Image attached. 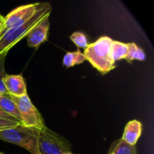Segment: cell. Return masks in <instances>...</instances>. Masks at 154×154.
Returning a JSON list of instances; mask_svg holds the SVG:
<instances>
[{
	"label": "cell",
	"mask_w": 154,
	"mask_h": 154,
	"mask_svg": "<svg viewBox=\"0 0 154 154\" xmlns=\"http://www.w3.org/2000/svg\"><path fill=\"white\" fill-rule=\"evenodd\" d=\"M4 19H5L4 17H2L1 14H0V31H1L2 28L3 23H4Z\"/></svg>",
	"instance_id": "d6986e66"
},
{
	"label": "cell",
	"mask_w": 154,
	"mask_h": 154,
	"mask_svg": "<svg viewBox=\"0 0 154 154\" xmlns=\"http://www.w3.org/2000/svg\"><path fill=\"white\" fill-rule=\"evenodd\" d=\"M111 56L114 62L117 60L125 59L127 56L128 47L127 44H124L123 42L113 41L111 43Z\"/></svg>",
	"instance_id": "7c38bea8"
},
{
	"label": "cell",
	"mask_w": 154,
	"mask_h": 154,
	"mask_svg": "<svg viewBox=\"0 0 154 154\" xmlns=\"http://www.w3.org/2000/svg\"><path fill=\"white\" fill-rule=\"evenodd\" d=\"M67 154H72V153H67Z\"/></svg>",
	"instance_id": "44dd1931"
},
{
	"label": "cell",
	"mask_w": 154,
	"mask_h": 154,
	"mask_svg": "<svg viewBox=\"0 0 154 154\" xmlns=\"http://www.w3.org/2000/svg\"><path fill=\"white\" fill-rule=\"evenodd\" d=\"M70 38L74 42V44L77 45L78 48H82L85 49L87 45H88L87 37L82 32H74L70 36Z\"/></svg>",
	"instance_id": "2e32d148"
},
{
	"label": "cell",
	"mask_w": 154,
	"mask_h": 154,
	"mask_svg": "<svg viewBox=\"0 0 154 154\" xmlns=\"http://www.w3.org/2000/svg\"><path fill=\"white\" fill-rule=\"evenodd\" d=\"M3 84L11 96L21 97L27 95L26 85L21 75H6L3 79Z\"/></svg>",
	"instance_id": "ba28073f"
},
{
	"label": "cell",
	"mask_w": 154,
	"mask_h": 154,
	"mask_svg": "<svg viewBox=\"0 0 154 154\" xmlns=\"http://www.w3.org/2000/svg\"><path fill=\"white\" fill-rule=\"evenodd\" d=\"M39 154H67L71 153V144L63 137L45 128L39 131L38 141Z\"/></svg>",
	"instance_id": "277c9868"
},
{
	"label": "cell",
	"mask_w": 154,
	"mask_h": 154,
	"mask_svg": "<svg viewBox=\"0 0 154 154\" xmlns=\"http://www.w3.org/2000/svg\"><path fill=\"white\" fill-rule=\"evenodd\" d=\"M52 8L49 3H44V5L23 23L6 32L0 37V54L8 52L9 50L17 44L21 39L27 36L32 29L47 17H50Z\"/></svg>",
	"instance_id": "6da1fadb"
},
{
	"label": "cell",
	"mask_w": 154,
	"mask_h": 154,
	"mask_svg": "<svg viewBox=\"0 0 154 154\" xmlns=\"http://www.w3.org/2000/svg\"><path fill=\"white\" fill-rule=\"evenodd\" d=\"M38 129L20 124L11 129L0 131V140L20 146L31 154H39Z\"/></svg>",
	"instance_id": "3957f363"
},
{
	"label": "cell",
	"mask_w": 154,
	"mask_h": 154,
	"mask_svg": "<svg viewBox=\"0 0 154 154\" xmlns=\"http://www.w3.org/2000/svg\"><path fill=\"white\" fill-rule=\"evenodd\" d=\"M50 27L49 17H47L34 27L27 35V45L30 48H37L48 38Z\"/></svg>",
	"instance_id": "52a82bcc"
},
{
	"label": "cell",
	"mask_w": 154,
	"mask_h": 154,
	"mask_svg": "<svg viewBox=\"0 0 154 154\" xmlns=\"http://www.w3.org/2000/svg\"><path fill=\"white\" fill-rule=\"evenodd\" d=\"M86 60V57L84 54L80 51L76 52H68L63 57V63L66 67H72L75 65L81 64L84 63Z\"/></svg>",
	"instance_id": "5bb4252c"
},
{
	"label": "cell",
	"mask_w": 154,
	"mask_h": 154,
	"mask_svg": "<svg viewBox=\"0 0 154 154\" xmlns=\"http://www.w3.org/2000/svg\"><path fill=\"white\" fill-rule=\"evenodd\" d=\"M7 54L8 52H5L0 54V95L8 94L3 84V79L7 75L5 69V61Z\"/></svg>",
	"instance_id": "9a60e30c"
},
{
	"label": "cell",
	"mask_w": 154,
	"mask_h": 154,
	"mask_svg": "<svg viewBox=\"0 0 154 154\" xmlns=\"http://www.w3.org/2000/svg\"><path fill=\"white\" fill-rule=\"evenodd\" d=\"M20 123L16 121H11V120H4V119H0V131L5 130V129H11L18 126Z\"/></svg>",
	"instance_id": "e0dca14e"
},
{
	"label": "cell",
	"mask_w": 154,
	"mask_h": 154,
	"mask_svg": "<svg viewBox=\"0 0 154 154\" xmlns=\"http://www.w3.org/2000/svg\"><path fill=\"white\" fill-rule=\"evenodd\" d=\"M0 154H5V153H2V152H0Z\"/></svg>",
	"instance_id": "ffe728a7"
},
{
	"label": "cell",
	"mask_w": 154,
	"mask_h": 154,
	"mask_svg": "<svg viewBox=\"0 0 154 154\" xmlns=\"http://www.w3.org/2000/svg\"><path fill=\"white\" fill-rule=\"evenodd\" d=\"M43 5L44 3L26 5L20 6L10 12L4 19V23L0 31V37H2L6 32L15 28L30 19Z\"/></svg>",
	"instance_id": "8992f818"
},
{
	"label": "cell",
	"mask_w": 154,
	"mask_h": 154,
	"mask_svg": "<svg viewBox=\"0 0 154 154\" xmlns=\"http://www.w3.org/2000/svg\"><path fill=\"white\" fill-rule=\"evenodd\" d=\"M128 53L125 60L128 62H132L133 60L144 61L146 58L145 53L142 49L138 47L135 43H128Z\"/></svg>",
	"instance_id": "4fadbf2b"
},
{
	"label": "cell",
	"mask_w": 154,
	"mask_h": 154,
	"mask_svg": "<svg viewBox=\"0 0 154 154\" xmlns=\"http://www.w3.org/2000/svg\"><path fill=\"white\" fill-rule=\"evenodd\" d=\"M0 119H4V120H11V121H16L18 122L14 117H13L12 116L9 115V114H6L5 112L2 111V110L0 108ZM19 123V122H18Z\"/></svg>",
	"instance_id": "ac0fdd59"
},
{
	"label": "cell",
	"mask_w": 154,
	"mask_h": 154,
	"mask_svg": "<svg viewBox=\"0 0 154 154\" xmlns=\"http://www.w3.org/2000/svg\"><path fill=\"white\" fill-rule=\"evenodd\" d=\"M112 42L109 37L103 36L87 45L84 49L86 60L103 74L108 73L115 68V62L113 60L111 51Z\"/></svg>",
	"instance_id": "7a4b0ae2"
},
{
	"label": "cell",
	"mask_w": 154,
	"mask_h": 154,
	"mask_svg": "<svg viewBox=\"0 0 154 154\" xmlns=\"http://www.w3.org/2000/svg\"><path fill=\"white\" fill-rule=\"evenodd\" d=\"M0 108L6 114L14 117L21 124L20 114L18 111L17 107L11 100L9 94L0 95Z\"/></svg>",
	"instance_id": "30bf717a"
},
{
	"label": "cell",
	"mask_w": 154,
	"mask_h": 154,
	"mask_svg": "<svg viewBox=\"0 0 154 154\" xmlns=\"http://www.w3.org/2000/svg\"><path fill=\"white\" fill-rule=\"evenodd\" d=\"M142 132V125L139 121L133 120L129 121L125 127L121 139L129 145L135 146L138 142Z\"/></svg>",
	"instance_id": "9c48e42d"
},
{
	"label": "cell",
	"mask_w": 154,
	"mask_h": 154,
	"mask_svg": "<svg viewBox=\"0 0 154 154\" xmlns=\"http://www.w3.org/2000/svg\"><path fill=\"white\" fill-rule=\"evenodd\" d=\"M9 96L17 107L20 114L21 124L38 130L46 128L42 115L31 102L28 94L21 97H16L11 95Z\"/></svg>",
	"instance_id": "5b68a950"
},
{
	"label": "cell",
	"mask_w": 154,
	"mask_h": 154,
	"mask_svg": "<svg viewBox=\"0 0 154 154\" xmlns=\"http://www.w3.org/2000/svg\"><path fill=\"white\" fill-rule=\"evenodd\" d=\"M107 154H138L136 146L129 145L121 138L111 144Z\"/></svg>",
	"instance_id": "8fae6325"
}]
</instances>
